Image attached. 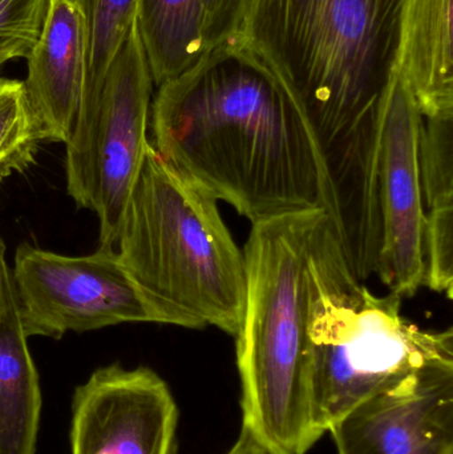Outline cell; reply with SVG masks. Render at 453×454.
<instances>
[{
	"instance_id": "1",
	"label": "cell",
	"mask_w": 453,
	"mask_h": 454,
	"mask_svg": "<svg viewBox=\"0 0 453 454\" xmlns=\"http://www.w3.org/2000/svg\"><path fill=\"white\" fill-rule=\"evenodd\" d=\"M403 2L250 0L239 35L305 119L332 188V223L354 256L380 242L378 151Z\"/></svg>"
},
{
	"instance_id": "2",
	"label": "cell",
	"mask_w": 453,
	"mask_h": 454,
	"mask_svg": "<svg viewBox=\"0 0 453 454\" xmlns=\"http://www.w3.org/2000/svg\"><path fill=\"white\" fill-rule=\"evenodd\" d=\"M153 148L257 223L326 212L332 193L313 135L284 85L241 40L157 88Z\"/></svg>"
},
{
	"instance_id": "3",
	"label": "cell",
	"mask_w": 453,
	"mask_h": 454,
	"mask_svg": "<svg viewBox=\"0 0 453 454\" xmlns=\"http://www.w3.org/2000/svg\"><path fill=\"white\" fill-rule=\"evenodd\" d=\"M217 204L151 143L116 251L156 323L215 327L236 338L246 304V263Z\"/></svg>"
},
{
	"instance_id": "4",
	"label": "cell",
	"mask_w": 453,
	"mask_h": 454,
	"mask_svg": "<svg viewBox=\"0 0 453 454\" xmlns=\"http://www.w3.org/2000/svg\"><path fill=\"white\" fill-rule=\"evenodd\" d=\"M308 368L319 437L378 392L435 365L453 364V330L426 331L402 315L396 294H372L346 261L329 215L308 247Z\"/></svg>"
},
{
	"instance_id": "5",
	"label": "cell",
	"mask_w": 453,
	"mask_h": 454,
	"mask_svg": "<svg viewBox=\"0 0 453 454\" xmlns=\"http://www.w3.org/2000/svg\"><path fill=\"white\" fill-rule=\"evenodd\" d=\"M324 215L253 223L245 245L246 304L236 335L242 427L271 454H305L321 439L309 392L306 262Z\"/></svg>"
},
{
	"instance_id": "6",
	"label": "cell",
	"mask_w": 453,
	"mask_h": 454,
	"mask_svg": "<svg viewBox=\"0 0 453 454\" xmlns=\"http://www.w3.org/2000/svg\"><path fill=\"white\" fill-rule=\"evenodd\" d=\"M153 79L137 20L100 88L82 95L66 143V192L98 215L100 247H116L148 149Z\"/></svg>"
},
{
	"instance_id": "7",
	"label": "cell",
	"mask_w": 453,
	"mask_h": 454,
	"mask_svg": "<svg viewBox=\"0 0 453 454\" xmlns=\"http://www.w3.org/2000/svg\"><path fill=\"white\" fill-rule=\"evenodd\" d=\"M11 277L28 338L156 323L114 247L71 256L23 243Z\"/></svg>"
},
{
	"instance_id": "8",
	"label": "cell",
	"mask_w": 453,
	"mask_h": 454,
	"mask_svg": "<svg viewBox=\"0 0 453 454\" xmlns=\"http://www.w3.org/2000/svg\"><path fill=\"white\" fill-rule=\"evenodd\" d=\"M422 122L414 95L396 72L386 98L378 151L380 250L375 274L402 299L414 296L426 278Z\"/></svg>"
},
{
	"instance_id": "9",
	"label": "cell",
	"mask_w": 453,
	"mask_h": 454,
	"mask_svg": "<svg viewBox=\"0 0 453 454\" xmlns=\"http://www.w3.org/2000/svg\"><path fill=\"white\" fill-rule=\"evenodd\" d=\"M71 413V454H178L177 403L151 368H98L74 389Z\"/></svg>"
},
{
	"instance_id": "10",
	"label": "cell",
	"mask_w": 453,
	"mask_h": 454,
	"mask_svg": "<svg viewBox=\"0 0 453 454\" xmlns=\"http://www.w3.org/2000/svg\"><path fill=\"white\" fill-rule=\"evenodd\" d=\"M329 434L338 454H453V364L378 392Z\"/></svg>"
},
{
	"instance_id": "11",
	"label": "cell",
	"mask_w": 453,
	"mask_h": 454,
	"mask_svg": "<svg viewBox=\"0 0 453 454\" xmlns=\"http://www.w3.org/2000/svg\"><path fill=\"white\" fill-rule=\"evenodd\" d=\"M27 100L42 141L66 144L82 104L87 37L72 0H50L42 32L27 56Z\"/></svg>"
},
{
	"instance_id": "12",
	"label": "cell",
	"mask_w": 453,
	"mask_h": 454,
	"mask_svg": "<svg viewBox=\"0 0 453 454\" xmlns=\"http://www.w3.org/2000/svg\"><path fill=\"white\" fill-rule=\"evenodd\" d=\"M250 0H140L138 32L154 87L239 39Z\"/></svg>"
},
{
	"instance_id": "13",
	"label": "cell",
	"mask_w": 453,
	"mask_h": 454,
	"mask_svg": "<svg viewBox=\"0 0 453 454\" xmlns=\"http://www.w3.org/2000/svg\"><path fill=\"white\" fill-rule=\"evenodd\" d=\"M42 405L39 373L4 259L0 264V454H36Z\"/></svg>"
},
{
	"instance_id": "14",
	"label": "cell",
	"mask_w": 453,
	"mask_h": 454,
	"mask_svg": "<svg viewBox=\"0 0 453 454\" xmlns=\"http://www.w3.org/2000/svg\"><path fill=\"white\" fill-rule=\"evenodd\" d=\"M452 0H404L398 74L423 117L453 114Z\"/></svg>"
},
{
	"instance_id": "15",
	"label": "cell",
	"mask_w": 453,
	"mask_h": 454,
	"mask_svg": "<svg viewBox=\"0 0 453 454\" xmlns=\"http://www.w3.org/2000/svg\"><path fill=\"white\" fill-rule=\"evenodd\" d=\"M420 178L426 217L425 285L453 298V114L423 117Z\"/></svg>"
},
{
	"instance_id": "16",
	"label": "cell",
	"mask_w": 453,
	"mask_h": 454,
	"mask_svg": "<svg viewBox=\"0 0 453 454\" xmlns=\"http://www.w3.org/2000/svg\"><path fill=\"white\" fill-rule=\"evenodd\" d=\"M82 13L87 37L82 95L100 88L106 71L137 20L140 0H72Z\"/></svg>"
},
{
	"instance_id": "17",
	"label": "cell",
	"mask_w": 453,
	"mask_h": 454,
	"mask_svg": "<svg viewBox=\"0 0 453 454\" xmlns=\"http://www.w3.org/2000/svg\"><path fill=\"white\" fill-rule=\"evenodd\" d=\"M42 143L24 82L0 79V181L23 172Z\"/></svg>"
},
{
	"instance_id": "18",
	"label": "cell",
	"mask_w": 453,
	"mask_h": 454,
	"mask_svg": "<svg viewBox=\"0 0 453 454\" xmlns=\"http://www.w3.org/2000/svg\"><path fill=\"white\" fill-rule=\"evenodd\" d=\"M50 0H0V45L31 51L42 32Z\"/></svg>"
},
{
	"instance_id": "19",
	"label": "cell",
	"mask_w": 453,
	"mask_h": 454,
	"mask_svg": "<svg viewBox=\"0 0 453 454\" xmlns=\"http://www.w3.org/2000/svg\"><path fill=\"white\" fill-rule=\"evenodd\" d=\"M225 454H271L247 431L242 427L238 439L234 442L233 447Z\"/></svg>"
},
{
	"instance_id": "20",
	"label": "cell",
	"mask_w": 453,
	"mask_h": 454,
	"mask_svg": "<svg viewBox=\"0 0 453 454\" xmlns=\"http://www.w3.org/2000/svg\"><path fill=\"white\" fill-rule=\"evenodd\" d=\"M28 56V51L18 44L0 45V68L4 66L7 61L13 59L24 58Z\"/></svg>"
},
{
	"instance_id": "21",
	"label": "cell",
	"mask_w": 453,
	"mask_h": 454,
	"mask_svg": "<svg viewBox=\"0 0 453 454\" xmlns=\"http://www.w3.org/2000/svg\"><path fill=\"white\" fill-rule=\"evenodd\" d=\"M5 259V245L4 242H3L2 238H0V264H2V262Z\"/></svg>"
}]
</instances>
